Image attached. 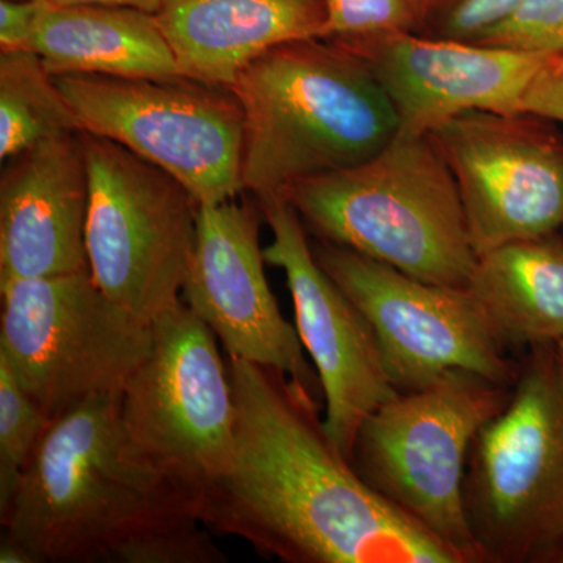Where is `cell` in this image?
I'll return each instance as SVG.
<instances>
[{
  "mask_svg": "<svg viewBox=\"0 0 563 563\" xmlns=\"http://www.w3.org/2000/svg\"><path fill=\"white\" fill-rule=\"evenodd\" d=\"M44 2L0 0V52L31 51Z\"/></svg>",
  "mask_w": 563,
  "mask_h": 563,
  "instance_id": "d4e9b609",
  "label": "cell"
},
{
  "mask_svg": "<svg viewBox=\"0 0 563 563\" xmlns=\"http://www.w3.org/2000/svg\"><path fill=\"white\" fill-rule=\"evenodd\" d=\"M81 132L172 174L199 206L243 195V110L231 88L190 77L55 76Z\"/></svg>",
  "mask_w": 563,
  "mask_h": 563,
  "instance_id": "9c48e42d",
  "label": "cell"
},
{
  "mask_svg": "<svg viewBox=\"0 0 563 563\" xmlns=\"http://www.w3.org/2000/svg\"><path fill=\"white\" fill-rule=\"evenodd\" d=\"M81 132L54 74L36 52H0V161Z\"/></svg>",
  "mask_w": 563,
  "mask_h": 563,
  "instance_id": "ffe728a7",
  "label": "cell"
},
{
  "mask_svg": "<svg viewBox=\"0 0 563 563\" xmlns=\"http://www.w3.org/2000/svg\"><path fill=\"white\" fill-rule=\"evenodd\" d=\"M235 446L196 514L287 563H463L355 472L325 431L317 393L229 357Z\"/></svg>",
  "mask_w": 563,
  "mask_h": 563,
  "instance_id": "6da1fadb",
  "label": "cell"
},
{
  "mask_svg": "<svg viewBox=\"0 0 563 563\" xmlns=\"http://www.w3.org/2000/svg\"><path fill=\"white\" fill-rule=\"evenodd\" d=\"M510 395L512 387L451 372L421 390L399 393L355 437L351 463L358 476L463 563H485L465 506L470 451Z\"/></svg>",
  "mask_w": 563,
  "mask_h": 563,
  "instance_id": "5b68a950",
  "label": "cell"
},
{
  "mask_svg": "<svg viewBox=\"0 0 563 563\" xmlns=\"http://www.w3.org/2000/svg\"><path fill=\"white\" fill-rule=\"evenodd\" d=\"M261 206L239 198L199 207L198 239L181 301L220 339L229 357L287 374L320 395L298 329L285 320L265 274Z\"/></svg>",
  "mask_w": 563,
  "mask_h": 563,
  "instance_id": "5bb4252c",
  "label": "cell"
},
{
  "mask_svg": "<svg viewBox=\"0 0 563 563\" xmlns=\"http://www.w3.org/2000/svg\"><path fill=\"white\" fill-rule=\"evenodd\" d=\"M465 506L485 562H555L563 550V385L554 344L531 347L509 402L477 432Z\"/></svg>",
  "mask_w": 563,
  "mask_h": 563,
  "instance_id": "8992f818",
  "label": "cell"
},
{
  "mask_svg": "<svg viewBox=\"0 0 563 563\" xmlns=\"http://www.w3.org/2000/svg\"><path fill=\"white\" fill-rule=\"evenodd\" d=\"M531 111H470L428 133L461 195L477 257L563 231V136Z\"/></svg>",
  "mask_w": 563,
  "mask_h": 563,
  "instance_id": "7c38bea8",
  "label": "cell"
},
{
  "mask_svg": "<svg viewBox=\"0 0 563 563\" xmlns=\"http://www.w3.org/2000/svg\"><path fill=\"white\" fill-rule=\"evenodd\" d=\"M0 562L2 563H35L32 555L21 544L2 539L0 543Z\"/></svg>",
  "mask_w": 563,
  "mask_h": 563,
  "instance_id": "83f0119b",
  "label": "cell"
},
{
  "mask_svg": "<svg viewBox=\"0 0 563 563\" xmlns=\"http://www.w3.org/2000/svg\"><path fill=\"white\" fill-rule=\"evenodd\" d=\"M31 51L54 76H181L157 18L141 10L44 3Z\"/></svg>",
  "mask_w": 563,
  "mask_h": 563,
  "instance_id": "ac0fdd59",
  "label": "cell"
},
{
  "mask_svg": "<svg viewBox=\"0 0 563 563\" xmlns=\"http://www.w3.org/2000/svg\"><path fill=\"white\" fill-rule=\"evenodd\" d=\"M181 76L231 88L266 52L325 35L324 0H168L155 14Z\"/></svg>",
  "mask_w": 563,
  "mask_h": 563,
  "instance_id": "e0dca14e",
  "label": "cell"
},
{
  "mask_svg": "<svg viewBox=\"0 0 563 563\" xmlns=\"http://www.w3.org/2000/svg\"><path fill=\"white\" fill-rule=\"evenodd\" d=\"M0 518L3 539L35 563H202L210 553L190 499L129 435L121 393L49 422Z\"/></svg>",
  "mask_w": 563,
  "mask_h": 563,
  "instance_id": "7a4b0ae2",
  "label": "cell"
},
{
  "mask_svg": "<svg viewBox=\"0 0 563 563\" xmlns=\"http://www.w3.org/2000/svg\"><path fill=\"white\" fill-rule=\"evenodd\" d=\"M0 357L49 421L122 393L152 350V322L109 298L90 272L0 280Z\"/></svg>",
  "mask_w": 563,
  "mask_h": 563,
  "instance_id": "52a82bcc",
  "label": "cell"
},
{
  "mask_svg": "<svg viewBox=\"0 0 563 563\" xmlns=\"http://www.w3.org/2000/svg\"><path fill=\"white\" fill-rule=\"evenodd\" d=\"M38 404L0 357V515L10 506L22 472L49 426Z\"/></svg>",
  "mask_w": 563,
  "mask_h": 563,
  "instance_id": "44dd1931",
  "label": "cell"
},
{
  "mask_svg": "<svg viewBox=\"0 0 563 563\" xmlns=\"http://www.w3.org/2000/svg\"><path fill=\"white\" fill-rule=\"evenodd\" d=\"M523 110L563 125V62H551L526 95Z\"/></svg>",
  "mask_w": 563,
  "mask_h": 563,
  "instance_id": "484cf974",
  "label": "cell"
},
{
  "mask_svg": "<svg viewBox=\"0 0 563 563\" xmlns=\"http://www.w3.org/2000/svg\"><path fill=\"white\" fill-rule=\"evenodd\" d=\"M324 38L340 44L418 32L424 14L421 0H324Z\"/></svg>",
  "mask_w": 563,
  "mask_h": 563,
  "instance_id": "7402d4cb",
  "label": "cell"
},
{
  "mask_svg": "<svg viewBox=\"0 0 563 563\" xmlns=\"http://www.w3.org/2000/svg\"><path fill=\"white\" fill-rule=\"evenodd\" d=\"M90 209L88 268L109 298L154 321L181 301L198 239L199 202L172 174L81 132Z\"/></svg>",
  "mask_w": 563,
  "mask_h": 563,
  "instance_id": "ba28073f",
  "label": "cell"
},
{
  "mask_svg": "<svg viewBox=\"0 0 563 563\" xmlns=\"http://www.w3.org/2000/svg\"><path fill=\"white\" fill-rule=\"evenodd\" d=\"M421 3H422V9H428V5H429V0H421ZM422 16H424V14H422Z\"/></svg>",
  "mask_w": 563,
  "mask_h": 563,
  "instance_id": "f546056e",
  "label": "cell"
},
{
  "mask_svg": "<svg viewBox=\"0 0 563 563\" xmlns=\"http://www.w3.org/2000/svg\"><path fill=\"white\" fill-rule=\"evenodd\" d=\"M88 209L81 132L10 158L0 180V280L90 272Z\"/></svg>",
  "mask_w": 563,
  "mask_h": 563,
  "instance_id": "2e32d148",
  "label": "cell"
},
{
  "mask_svg": "<svg viewBox=\"0 0 563 563\" xmlns=\"http://www.w3.org/2000/svg\"><path fill=\"white\" fill-rule=\"evenodd\" d=\"M121 409L133 443L196 510L231 462L236 406L217 335L184 301L152 321L151 354L125 384Z\"/></svg>",
  "mask_w": 563,
  "mask_h": 563,
  "instance_id": "30bf717a",
  "label": "cell"
},
{
  "mask_svg": "<svg viewBox=\"0 0 563 563\" xmlns=\"http://www.w3.org/2000/svg\"><path fill=\"white\" fill-rule=\"evenodd\" d=\"M521 0H443L422 18L417 33L429 38L474 41L512 13Z\"/></svg>",
  "mask_w": 563,
  "mask_h": 563,
  "instance_id": "cb8c5ba5",
  "label": "cell"
},
{
  "mask_svg": "<svg viewBox=\"0 0 563 563\" xmlns=\"http://www.w3.org/2000/svg\"><path fill=\"white\" fill-rule=\"evenodd\" d=\"M322 269L373 325L393 385L421 390L451 372L514 387L521 366L468 288L415 279L339 244L312 243Z\"/></svg>",
  "mask_w": 563,
  "mask_h": 563,
  "instance_id": "8fae6325",
  "label": "cell"
},
{
  "mask_svg": "<svg viewBox=\"0 0 563 563\" xmlns=\"http://www.w3.org/2000/svg\"><path fill=\"white\" fill-rule=\"evenodd\" d=\"M231 90L243 110V190L255 201L368 161L401 131L368 65L321 36L266 52Z\"/></svg>",
  "mask_w": 563,
  "mask_h": 563,
  "instance_id": "3957f363",
  "label": "cell"
},
{
  "mask_svg": "<svg viewBox=\"0 0 563 563\" xmlns=\"http://www.w3.org/2000/svg\"><path fill=\"white\" fill-rule=\"evenodd\" d=\"M554 362L555 372H558L559 379L563 385V339L554 344Z\"/></svg>",
  "mask_w": 563,
  "mask_h": 563,
  "instance_id": "f1b7e54d",
  "label": "cell"
},
{
  "mask_svg": "<svg viewBox=\"0 0 563 563\" xmlns=\"http://www.w3.org/2000/svg\"><path fill=\"white\" fill-rule=\"evenodd\" d=\"M559 62H563V55H562V57H561V58H559Z\"/></svg>",
  "mask_w": 563,
  "mask_h": 563,
  "instance_id": "1f68e13d",
  "label": "cell"
},
{
  "mask_svg": "<svg viewBox=\"0 0 563 563\" xmlns=\"http://www.w3.org/2000/svg\"><path fill=\"white\" fill-rule=\"evenodd\" d=\"M342 46L372 69L401 131L421 135L470 111L523 110L533 81L554 62L544 55L429 38L417 32L388 33Z\"/></svg>",
  "mask_w": 563,
  "mask_h": 563,
  "instance_id": "9a60e30c",
  "label": "cell"
},
{
  "mask_svg": "<svg viewBox=\"0 0 563 563\" xmlns=\"http://www.w3.org/2000/svg\"><path fill=\"white\" fill-rule=\"evenodd\" d=\"M473 43L559 58L563 55V0H521L509 16Z\"/></svg>",
  "mask_w": 563,
  "mask_h": 563,
  "instance_id": "603a6c76",
  "label": "cell"
},
{
  "mask_svg": "<svg viewBox=\"0 0 563 563\" xmlns=\"http://www.w3.org/2000/svg\"><path fill=\"white\" fill-rule=\"evenodd\" d=\"M468 291L509 346L563 339V236L503 244L477 257Z\"/></svg>",
  "mask_w": 563,
  "mask_h": 563,
  "instance_id": "d6986e66",
  "label": "cell"
},
{
  "mask_svg": "<svg viewBox=\"0 0 563 563\" xmlns=\"http://www.w3.org/2000/svg\"><path fill=\"white\" fill-rule=\"evenodd\" d=\"M280 198L314 240L429 284L468 287L477 255L453 173L428 135L399 131L368 161L298 181Z\"/></svg>",
  "mask_w": 563,
  "mask_h": 563,
  "instance_id": "277c9868",
  "label": "cell"
},
{
  "mask_svg": "<svg viewBox=\"0 0 563 563\" xmlns=\"http://www.w3.org/2000/svg\"><path fill=\"white\" fill-rule=\"evenodd\" d=\"M555 562L563 563V550L561 551V553H559L558 559H555Z\"/></svg>",
  "mask_w": 563,
  "mask_h": 563,
  "instance_id": "4dcf8cb0",
  "label": "cell"
},
{
  "mask_svg": "<svg viewBox=\"0 0 563 563\" xmlns=\"http://www.w3.org/2000/svg\"><path fill=\"white\" fill-rule=\"evenodd\" d=\"M55 7H113V9H133L158 14L168 0H40Z\"/></svg>",
  "mask_w": 563,
  "mask_h": 563,
  "instance_id": "4316f807",
  "label": "cell"
},
{
  "mask_svg": "<svg viewBox=\"0 0 563 563\" xmlns=\"http://www.w3.org/2000/svg\"><path fill=\"white\" fill-rule=\"evenodd\" d=\"M257 203L273 232L263 255L287 277L296 329L320 377L325 431L351 462L363 422L399 391L385 368L373 325L321 268L298 213L280 196Z\"/></svg>",
  "mask_w": 563,
  "mask_h": 563,
  "instance_id": "4fadbf2b",
  "label": "cell"
}]
</instances>
